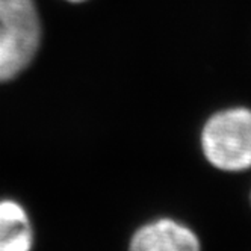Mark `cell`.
<instances>
[{"label":"cell","instance_id":"6da1fadb","mask_svg":"<svg viewBox=\"0 0 251 251\" xmlns=\"http://www.w3.org/2000/svg\"><path fill=\"white\" fill-rule=\"evenodd\" d=\"M207 162L227 173L251 168V109L244 106L215 112L201 130Z\"/></svg>","mask_w":251,"mask_h":251},{"label":"cell","instance_id":"7a4b0ae2","mask_svg":"<svg viewBox=\"0 0 251 251\" xmlns=\"http://www.w3.org/2000/svg\"><path fill=\"white\" fill-rule=\"evenodd\" d=\"M40 38L33 0H0V82L15 77L30 64Z\"/></svg>","mask_w":251,"mask_h":251},{"label":"cell","instance_id":"3957f363","mask_svg":"<svg viewBox=\"0 0 251 251\" xmlns=\"http://www.w3.org/2000/svg\"><path fill=\"white\" fill-rule=\"evenodd\" d=\"M130 251H201V245L189 227L162 218L142 226L135 233Z\"/></svg>","mask_w":251,"mask_h":251},{"label":"cell","instance_id":"277c9868","mask_svg":"<svg viewBox=\"0 0 251 251\" xmlns=\"http://www.w3.org/2000/svg\"><path fill=\"white\" fill-rule=\"evenodd\" d=\"M32 226L26 210L12 200L0 201V251H30Z\"/></svg>","mask_w":251,"mask_h":251},{"label":"cell","instance_id":"5b68a950","mask_svg":"<svg viewBox=\"0 0 251 251\" xmlns=\"http://www.w3.org/2000/svg\"><path fill=\"white\" fill-rule=\"evenodd\" d=\"M67 2H75V3H77V2H83V0H67Z\"/></svg>","mask_w":251,"mask_h":251}]
</instances>
